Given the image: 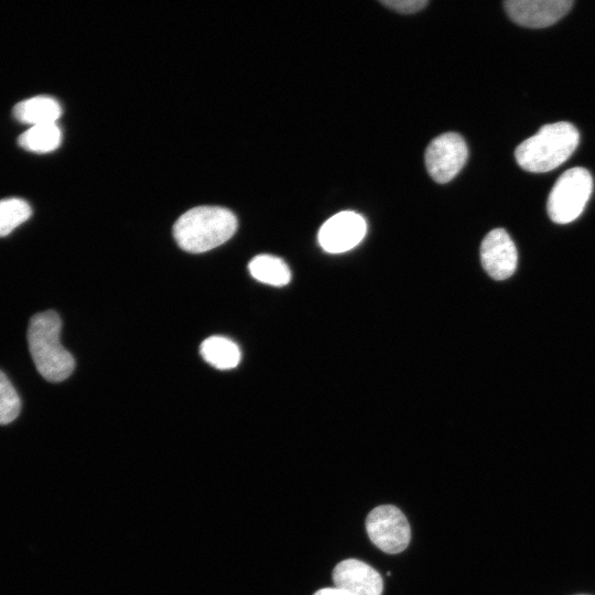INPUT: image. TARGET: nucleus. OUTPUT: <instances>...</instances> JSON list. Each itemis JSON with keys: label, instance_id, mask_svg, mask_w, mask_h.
<instances>
[{"label": "nucleus", "instance_id": "nucleus-10", "mask_svg": "<svg viewBox=\"0 0 595 595\" xmlns=\"http://www.w3.org/2000/svg\"><path fill=\"white\" fill-rule=\"evenodd\" d=\"M332 576L336 588L353 595H381L383 591L381 575L369 564L356 559L339 562Z\"/></svg>", "mask_w": 595, "mask_h": 595}, {"label": "nucleus", "instance_id": "nucleus-12", "mask_svg": "<svg viewBox=\"0 0 595 595\" xmlns=\"http://www.w3.org/2000/svg\"><path fill=\"white\" fill-rule=\"evenodd\" d=\"M199 353L206 363L220 370L235 368L241 358L237 344L223 336L206 338L201 344Z\"/></svg>", "mask_w": 595, "mask_h": 595}, {"label": "nucleus", "instance_id": "nucleus-3", "mask_svg": "<svg viewBox=\"0 0 595 595\" xmlns=\"http://www.w3.org/2000/svg\"><path fill=\"white\" fill-rule=\"evenodd\" d=\"M578 141L580 133L571 122L548 123L516 148V161L524 171L548 172L565 162L575 151Z\"/></svg>", "mask_w": 595, "mask_h": 595}, {"label": "nucleus", "instance_id": "nucleus-18", "mask_svg": "<svg viewBox=\"0 0 595 595\" xmlns=\"http://www.w3.org/2000/svg\"><path fill=\"white\" fill-rule=\"evenodd\" d=\"M313 595H353L336 587H327L316 591Z\"/></svg>", "mask_w": 595, "mask_h": 595}, {"label": "nucleus", "instance_id": "nucleus-1", "mask_svg": "<svg viewBox=\"0 0 595 595\" xmlns=\"http://www.w3.org/2000/svg\"><path fill=\"white\" fill-rule=\"evenodd\" d=\"M236 216L227 208L199 206L184 213L174 224L173 235L178 247L202 253L226 242L237 230Z\"/></svg>", "mask_w": 595, "mask_h": 595}, {"label": "nucleus", "instance_id": "nucleus-2", "mask_svg": "<svg viewBox=\"0 0 595 595\" xmlns=\"http://www.w3.org/2000/svg\"><path fill=\"white\" fill-rule=\"evenodd\" d=\"M62 321L54 311L33 315L29 323V349L37 371L51 382L67 379L75 367L72 354L61 344Z\"/></svg>", "mask_w": 595, "mask_h": 595}, {"label": "nucleus", "instance_id": "nucleus-8", "mask_svg": "<svg viewBox=\"0 0 595 595\" xmlns=\"http://www.w3.org/2000/svg\"><path fill=\"white\" fill-rule=\"evenodd\" d=\"M480 261L484 270L494 280H506L517 268V249L508 232L502 228L490 230L480 245Z\"/></svg>", "mask_w": 595, "mask_h": 595}, {"label": "nucleus", "instance_id": "nucleus-16", "mask_svg": "<svg viewBox=\"0 0 595 595\" xmlns=\"http://www.w3.org/2000/svg\"><path fill=\"white\" fill-rule=\"evenodd\" d=\"M21 401L8 377L0 370V424H8L20 413Z\"/></svg>", "mask_w": 595, "mask_h": 595}, {"label": "nucleus", "instance_id": "nucleus-9", "mask_svg": "<svg viewBox=\"0 0 595 595\" xmlns=\"http://www.w3.org/2000/svg\"><path fill=\"white\" fill-rule=\"evenodd\" d=\"M573 3L572 0H509L504 6L513 22L539 29L558 22Z\"/></svg>", "mask_w": 595, "mask_h": 595}, {"label": "nucleus", "instance_id": "nucleus-13", "mask_svg": "<svg viewBox=\"0 0 595 595\" xmlns=\"http://www.w3.org/2000/svg\"><path fill=\"white\" fill-rule=\"evenodd\" d=\"M253 279L264 284L283 286L291 280V271L288 264L279 257L271 255H258L248 264Z\"/></svg>", "mask_w": 595, "mask_h": 595}, {"label": "nucleus", "instance_id": "nucleus-14", "mask_svg": "<svg viewBox=\"0 0 595 595\" xmlns=\"http://www.w3.org/2000/svg\"><path fill=\"white\" fill-rule=\"evenodd\" d=\"M62 141V132L56 123L32 126L23 132L18 143L30 152L47 153L57 149Z\"/></svg>", "mask_w": 595, "mask_h": 595}, {"label": "nucleus", "instance_id": "nucleus-11", "mask_svg": "<svg viewBox=\"0 0 595 595\" xmlns=\"http://www.w3.org/2000/svg\"><path fill=\"white\" fill-rule=\"evenodd\" d=\"M62 115L58 101L48 96H36L18 102L13 108L14 118L32 126L56 123Z\"/></svg>", "mask_w": 595, "mask_h": 595}, {"label": "nucleus", "instance_id": "nucleus-15", "mask_svg": "<svg viewBox=\"0 0 595 595\" xmlns=\"http://www.w3.org/2000/svg\"><path fill=\"white\" fill-rule=\"evenodd\" d=\"M32 215L30 205L17 197L0 201V237L11 234Z\"/></svg>", "mask_w": 595, "mask_h": 595}, {"label": "nucleus", "instance_id": "nucleus-4", "mask_svg": "<svg viewBox=\"0 0 595 595\" xmlns=\"http://www.w3.org/2000/svg\"><path fill=\"white\" fill-rule=\"evenodd\" d=\"M593 191V177L584 167L565 171L554 183L547 203L548 215L556 224L575 220Z\"/></svg>", "mask_w": 595, "mask_h": 595}, {"label": "nucleus", "instance_id": "nucleus-7", "mask_svg": "<svg viewBox=\"0 0 595 595\" xmlns=\"http://www.w3.org/2000/svg\"><path fill=\"white\" fill-rule=\"evenodd\" d=\"M365 218L351 210H344L328 218L320 228V246L329 253H340L356 247L365 237Z\"/></svg>", "mask_w": 595, "mask_h": 595}, {"label": "nucleus", "instance_id": "nucleus-6", "mask_svg": "<svg viewBox=\"0 0 595 595\" xmlns=\"http://www.w3.org/2000/svg\"><path fill=\"white\" fill-rule=\"evenodd\" d=\"M468 155L465 140L455 132L443 133L431 141L425 150V166L437 183H447L464 166Z\"/></svg>", "mask_w": 595, "mask_h": 595}, {"label": "nucleus", "instance_id": "nucleus-5", "mask_svg": "<svg viewBox=\"0 0 595 595\" xmlns=\"http://www.w3.org/2000/svg\"><path fill=\"white\" fill-rule=\"evenodd\" d=\"M365 524L370 541L386 553H400L410 542V524L396 506L382 505L374 508Z\"/></svg>", "mask_w": 595, "mask_h": 595}, {"label": "nucleus", "instance_id": "nucleus-17", "mask_svg": "<svg viewBox=\"0 0 595 595\" xmlns=\"http://www.w3.org/2000/svg\"><path fill=\"white\" fill-rule=\"evenodd\" d=\"M380 2L399 13H414L429 3L426 0H385Z\"/></svg>", "mask_w": 595, "mask_h": 595}]
</instances>
